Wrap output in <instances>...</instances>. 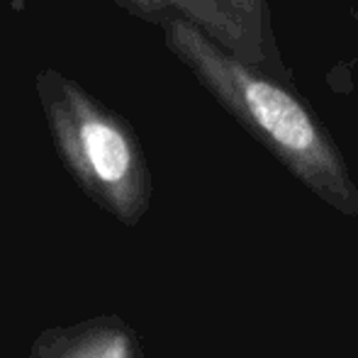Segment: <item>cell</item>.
<instances>
[{
    "instance_id": "cell-2",
    "label": "cell",
    "mask_w": 358,
    "mask_h": 358,
    "mask_svg": "<svg viewBox=\"0 0 358 358\" xmlns=\"http://www.w3.org/2000/svg\"><path fill=\"white\" fill-rule=\"evenodd\" d=\"M52 142L69 176L90 203L124 227L151 210L154 183L137 129L59 69L34 76Z\"/></svg>"
},
{
    "instance_id": "cell-1",
    "label": "cell",
    "mask_w": 358,
    "mask_h": 358,
    "mask_svg": "<svg viewBox=\"0 0 358 358\" xmlns=\"http://www.w3.org/2000/svg\"><path fill=\"white\" fill-rule=\"evenodd\" d=\"M159 27L166 49L239 127L322 203L358 220V183L349 164L295 85L246 64L183 17H169Z\"/></svg>"
},
{
    "instance_id": "cell-5",
    "label": "cell",
    "mask_w": 358,
    "mask_h": 358,
    "mask_svg": "<svg viewBox=\"0 0 358 358\" xmlns=\"http://www.w3.org/2000/svg\"><path fill=\"white\" fill-rule=\"evenodd\" d=\"M124 13L144 20L151 24H161L169 17H183L188 22L198 24L203 32H208L215 42L236 54L246 62V47L239 29L222 15L213 0H115Z\"/></svg>"
},
{
    "instance_id": "cell-4",
    "label": "cell",
    "mask_w": 358,
    "mask_h": 358,
    "mask_svg": "<svg viewBox=\"0 0 358 358\" xmlns=\"http://www.w3.org/2000/svg\"><path fill=\"white\" fill-rule=\"evenodd\" d=\"M213 3L239 29L246 47V64L264 69L275 78L295 85V76L280 57L268 0H213Z\"/></svg>"
},
{
    "instance_id": "cell-3",
    "label": "cell",
    "mask_w": 358,
    "mask_h": 358,
    "mask_svg": "<svg viewBox=\"0 0 358 358\" xmlns=\"http://www.w3.org/2000/svg\"><path fill=\"white\" fill-rule=\"evenodd\" d=\"M24 358H146L137 329L120 315H95L44 329Z\"/></svg>"
}]
</instances>
